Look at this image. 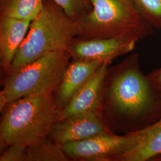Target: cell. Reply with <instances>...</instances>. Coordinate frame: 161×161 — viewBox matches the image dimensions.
Instances as JSON below:
<instances>
[{"mask_svg": "<svg viewBox=\"0 0 161 161\" xmlns=\"http://www.w3.org/2000/svg\"><path fill=\"white\" fill-rule=\"evenodd\" d=\"M150 161H161V153L160 155L156 156L153 158H152Z\"/></svg>", "mask_w": 161, "mask_h": 161, "instance_id": "d6986e66", "label": "cell"}, {"mask_svg": "<svg viewBox=\"0 0 161 161\" xmlns=\"http://www.w3.org/2000/svg\"><path fill=\"white\" fill-rule=\"evenodd\" d=\"M2 112L1 149L12 144L28 147L47 138L57 121L58 108L52 94H41L17 99Z\"/></svg>", "mask_w": 161, "mask_h": 161, "instance_id": "3957f363", "label": "cell"}, {"mask_svg": "<svg viewBox=\"0 0 161 161\" xmlns=\"http://www.w3.org/2000/svg\"><path fill=\"white\" fill-rule=\"evenodd\" d=\"M112 132L101 112H87L72 115L54 124L50 138L58 144L80 142L100 134Z\"/></svg>", "mask_w": 161, "mask_h": 161, "instance_id": "ba28073f", "label": "cell"}, {"mask_svg": "<svg viewBox=\"0 0 161 161\" xmlns=\"http://www.w3.org/2000/svg\"><path fill=\"white\" fill-rule=\"evenodd\" d=\"M137 143L135 132L117 135L114 132L100 134L86 140L62 145L64 152L75 160L119 161L122 156Z\"/></svg>", "mask_w": 161, "mask_h": 161, "instance_id": "8992f818", "label": "cell"}, {"mask_svg": "<svg viewBox=\"0 0 161 161\" xmlns=\"http://www.w3.org/2000/svg\"><path fill=\"white\" fill-rule=\"evenodd\" d=\"M71 56L68 51L52 52L8 74L0 92V110L29 96L57 91Z\"/></svg>", "mask_w": 161, "mask_h": 161, "instance_id": "5b68a950", "label": "cell"}, {"mask_svg": "<svg viewBox=\"0 0 161 161\" xmlns=\"http://www.w3.org/2000/svg\"><path fill=\"white\" fill-rule=\"evenodd\" d=\"M100 112L114 133L137 132L161 118V95L142 72L138 54L108 69Z\"/></svg>", "mask_w": 161, "mask_h": 161, "instance_id": "6da1fadb", "label": "cell"}, {"mask_svg": "<svg viewBox=\"0 0 161 161\" xmlns=\"http://www.w3.org/2000/svg\"><path fill=\"white\" fill-rule=\"evenodd\" d=\"M31 20L0 17V64L8 72L29 31Z\"/></svg>", "mask_w": 161, "mask_h": 161, "instance_id": "8fae6325", "label": "cell"}, {"mask_svg": "<svg viewBox=\"0 0 161 161\" xmlns=\"http://www.w3.org/2000/svg\"><path fill=\"white\" fill-rule=\"evenodd\" d=\"M109 64H103L63 109L58 111L57 121L64 120L72 115L87 112H100L104 82Z\"/></svg>", "mask_w": 161, "mask_h": 161, "instance_id": "9c48e42d", "label": "cell"}, {"mask_svg": "<svg viewBox=\"0 0 161 161\" xmlns=\"http://www.w3.org/2000/svg\"><path fill=\"white\" fill-rule=\"evenodd\" d=\"M147 76L156 90L161 95V68L155 69Z\"/></svg>", "mask_w": 161, "mask_h": 161, "instance_id": "ac0fdd59", "label": "cell"}, {"mask_svg": "<svg viewBox=\"0 0 161 161\" xmlns=\"http://www.w3.org/2000/svg\"><path fill=\"white\" fill-rule=\"evenodd\" d=\"M136 145L121 156L119 161H150L161 153V118L147 128L134 132Z\"/></svg>", "mask_w": 161, "mask_h": 161, "instance_id": "7c38bea8", "label": "cell"}, {"mask_svg": "<svg viewBox=\"0 0 161 161\" xmlns=\"http://www.w3.org/2000/svg\"><path fill=\"white\" fill-rule=\"evenodd\" d=\"M80 34L76 21L53 0H43L40 12L31 21L29 31L18 49L7 73L52 52L68 51Z\"/></svg>", "mask_w": 161, "mask_h": 161, "instance_id": "7a4b0ae2", "label": "cell"}, {"mask_svg": "<svg viewBox=\"0 0 161 161\" xmlns=\"http://www.w3.org/2000/svg\"><path fill=\"white\" fill-rule=\"evenodd\" d=\"M70 17L78 21L92 10V0H53Z\"/></svg>", "mask_w": 161, "mask_h": 161, "instance_id": "2e32d148", "label": "cell"}, {"mask_svg": "<svg viewBox=\"0 0 161 161\" xmlns=\"http://www.w3.org/2000/svg\"><path fill=\"white\" fill-rule=\"evenodd\" d=\"M154 29H161V0H131Z\"/></svg>", "mask_w": 161, "mask_h": 161, "instance_id": "9a60e30c", "label": "cell"}, {"mask_svg": "<svg viewBox=\"0 0 161 161\" xmlns=\"http://www.w3.org/2000/svg\"><path fill=\"white\" fill-rule=\"evenodd\" d=\"M1 155L0 161H23L26 147L20 144H12Z\"/></svg>", "mask_w": 161, "mask_h": 161, "instance_id": "e0dca14e", "label": "cell"}, {"mask_svg": "<svg viewBox=\"0 0 161 161\" xmlns=\"http://www.w3.org/2000/svg\"><path fill=\"white\" fill-rule=\"evenodd\" d=\"M92 10L78 21V38L130 36L141 40L153 34L154 28L131 0H92Z\"/></svg>", "mask_w": 161, "mask_h": 161, "instance_id": "277c9868", "label": "cell"}, {"mask_svg": "<svg viewBox=\"0 0 161 161\" xmlns=\"http://www.w3.org/2000/svg\"><path fill=\"white\" fill-rule=\"evenodd\" d=\"M103 63L98 61L72 60L66 66L56 92L58 109L64 108L96 70Z\"/></svg>", "mask_w": 161, "mask_h": 161, "instance_id": "30bf717a", "label": "cell"}, {"mask_svg": "<svg viewBox=\"0 0 161 161\" xmlns=\"http://www.w3.org/2000/svg\"><path fill=\"white\" fill-rule=\"evenodd\" d=\"M68 157L62 145L52 138H46L40 143L26 148L23 161H66Z\"/></svg>", "mask_w": 161, "mask_h": 161, "instance_id": "5bb4252c", "label": "cell"}, {"mask_svg": "<svg viewBox=\"0 0 161 161\" xmlns=\"http://www.w3.org/2000/svg\"><path fill=\"white\" fill-rule=\"evenodd\" d=\"M43 0H0V17L32 21L40 12Z\"/></svg>", "mask_w": 161, "mask_h": 161, "instance_id": "4fadbf2b", "label": "cell"}, {"mask_svg": "<svg viewBox=\"0 0 161 161\" xmlns=\"http://www.w3.org/2000/svg\"><path fill=\"white\" fill-rule=\"evenodd\" d=\"M138 41L130 36L110 38H75L69 47L71 58L111 64L115 58L132 52Z\"/></svg>", "mask_w": 161, "mask_h": 161, "instance_id": "52a82bcc", "label": "cell"}]
</instances>
